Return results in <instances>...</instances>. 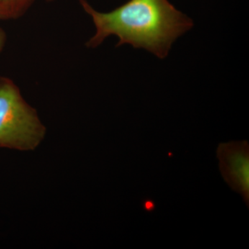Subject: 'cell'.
<instances>
[{"instance_id": "6da1fadb", "label": "cell", "mask_w": 249, "mask_h": 249, "mask_svg": "<svg viewBox=\"0 0 249 249\" xmlns=\"http://www.w3.org/2000/svg\"><path fill=\"white\" fill-rule=\"evenodd\" d=\"M79 1L96 27L94 35L87 42L88 48H96L115 36L117 47L128 44L164 59L173 42L194 25L168 0H129L107 13L96 11L87 0Z\"/></svg>"}, {"instance_id": "7a4b0ae2", "label": "cell", "mask_w": 249, "mask_h": 249, "mask_svg": "<svg viewBox=\"0 0 249 249\" xmlns=\"http://www.w3.org/2000/svg\"><path fill=\"white\" fill-rule=\"evenodd\" d=\"M45 134L37 111L24 99L18 85L0 76V147L34 150Z\"/></svg>"}, {"instance_id": "3957f363", "label": "cell", "mask_w": 249, "mask_h": 249, "mask_svg": "<svg viewBox=\"0 0 249 249\" xmlns=\"http://www.w3.org/2000/svg\"><path fill=\"white\" fill-rule=\"evenodd\" d=\"M219 168L224 181L242 196L249 206V144L248 141L221 142L217 148Z\"/></svg>"}, {"instance_id": "277c9868", "label": "cell", "mask_w": 249, "mask_h": 249, "mask_svg": "<svg viewBox=\"0 0 249 249\" xmlns=\"http://www.w3.org/2000/svg\"><path fill=\"white\" fill-rule=\"evenodd\" d=\"M6 11V20L17 19L29 11L36 0H2Z\"/></svg>"}, {"instance_id": "5b68a950", "label": "cell", "mask_w": 249, "mask_h": 249, "mask_svg": "<svg viewBox=\"0 0 249 249\" xmlns=\"http://www.w3.org/2000/svg\"><path fill=\"white\" fill-rule=\"evenodd\" d=\"M7 42V34L3 28L0 27V53L4 50Z\"/></svg>"}, {"instance_id": "8992f818", "label": "cell", "mask_w": 249, "mask_h": 249, "mask_svg": "<svg viewBox=\"0 0 249 249\" xmlns=\"http://www.w3.org/2000/svg\"><path fill=\"white\" fill-rule=\"evenodd\" d=\"M3 20H6V11L2 0H0V22Z\"/></svg>"}, {"instance_id": "52a82bcc", "label": "cell", "mask_w": 249, "mask_h": 249, "mask_svg": "<svg viewBox=\"0 0 249 249\" xmlns=\"http://www.w3.org/2000/svg\"><path fill=\"white\" fill-rule=\"evenodd\" d=\"M144 208H145L147 211H149V209L152 211V209L155 208V206H154V204L152 201H147L145 203V204H144Z\"/></svg>"}, {"instance_id": "ba28073f", "label": "cell", "mask_w": 249, "mask_h": 249, "mask_svg": "<svg viewBox=\"0 0 249 249\" xmlns=\"http://www.w3.org/2000/svg\"><path fill=\"white\" fill-rule=\"evenodd\" d=\"M47 1H49V2H52V1H53V0H47Z\"/></svg>"}]
</instances>
